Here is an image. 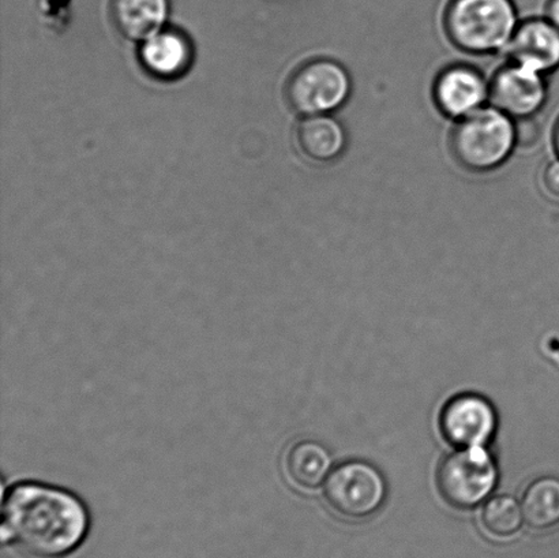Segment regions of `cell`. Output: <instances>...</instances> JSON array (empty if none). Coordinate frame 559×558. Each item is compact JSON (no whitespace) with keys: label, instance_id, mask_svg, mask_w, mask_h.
I'll return each mask as SVG.
<instances>
[{"label":"cell","instance_id":"13","mask_svg":"<svg viewBox=\"0 0 559 558\" xmlns=\"http://www.w3.org/2000/svg\"><path fill=\"white\" fill-rule=\"evenodd\" d=\"M283 464L290 484L301 490H314L331 474L332 458L320 442L300 440L285 452Z\"/></svg>","mask_w":559,"mask_h":558},{"label":"cell","instance_id":"12","mask_svg":"<svg viewBox=\"0 0 559 558\" xmlns=\"http://www.w3.org/2000/svg\"><path fill=\"white\" fill-rule=\"evenodd\" d=\"M109 15L120 35L129 40H147L167 21L168 0H111Z\"/></svg>","mask_w":559,"mask_h":558},{"label":"cell","instance_id":"6","mask_svg":"<svg viewBox=\"0 0 559 558\" xmlns=\"http://www.w3.org/2000/svg\"><path fill=\"white\" fill-rule=\"evenodd\" d=\"M325 499L338 515L348 519L369 518L385 502L386 483L382 474L369 463H343L326 478Z\"/></svg>","mask_w":559,"mask_h":558},{"label":"cell","instance_id":"18","mask_svg":"<svg viewBox=\"0 0 559 558\" xmlns=\"http://www.w3.org/2000/svg\"><path fill=\"white\" fill-rule=\"evenodd\" d=\"M544 183L546 190L559 199V161L552 162L546 167Z\"/></svg>","mask_w":559,"mask_h":558},{"label":"cell","instance_id":"16","mask_svg":"<svg viewBox=\"0 0 559 558\" xmlns=\"http://www.w3.org/2000/svg\"><path fill=\"white\" fill-rule=\"evenodd\" d=\"M523 519L522 507L509 496H497L487 501L481 512L485 529L498 538H508L516 534L522 527Z\"/></svg>","mask_w":559,"mask_h":558},{"label":"cell","instance_id":"3","mask_svg":"<svg viewBox=\"0 0 559 558\" xmlns=\"http://www.w3.org/2000/svg\"><path fill=\"white\" fill-rule=\"evenodd\" d=\"M516 146L514 120L496 107H481L460 119L452 151L471 171H491L506 163Z\"/></svg>","mask_w":559,"mask_h":558},{"label":"cell","instance_id":"10","mask_svg":"<svg viewBox=\"0 0 559 558\" xmlns=\"http://www.w3.org/2000/svg\"><path fill=\"white\" fill-rule=\"evenodd\" d=\"M507 52L513 63L538 71L550 73L559 68V31L549 19L533 16L519 24Z\"/></svg>","mask_w":559,"mask_h":558},{"label":"cell","instance_id":"15","mask_svg":"<svg viewBox=\"0 0 559 558\" xmlns=\"http://www.w3.org/2000/svg\"><path fill=\"white\" fill-rule=\"evenodd\" d=\"M522 510L531 529L549 530L559 524V479L534 480L524 491Z\"/></svg>","mask_w":559,"mask_h":558},{"label":"cell","instance_id":"2","mask_svg":"<svg viewBox=\"0 0 559 558\" xmlns=\"http://www.w3.org/2000/svg\"><path fill=\"white\" fill-rule=\"evenodd\" d=\"M442 20L454 46L486 55L511 41L519 26V10L513 0H451Z\"/></svg>","mask_w":559,"mask_h":558},{"label":"cell","instance_id":"14","mask_svg":"<svg viewBox=\"0 0 559 558\" xmlns=\"http://www.w3.org/2000/svg\"><path fill=\"white\" fill-rule=\"evenodd\" d=\"M296 140L307 157L320 163L336 161L347 145L342 123L328 114L311 115L301 120L296 130Z\"/></svg>","mask_w":559,"mask_h":558},{"label":"cell","instance_id":"8","mask_svg":"<svg viewBox=\"0 0 559 558\" xmlns=\"http://www.w3.org/2000/svg\"><path fill=\"white\" fill-rule=\"evenodd\" d=\"M489 97L492 107L513 119L534 117L546 103L544 74L512 62L492 76Z\"/></svg>","mask_w":559,"mask_h":558},{"label":"cell","instance_id":"5","mask_svg":"<svg viewBox=\"0 0 559 558\" xmlns=\"http://www.w3.org/2000/svg\"><path fill=\"white\" fill-rule=\"evenodd\" d=\"M350 93L347 70L331 59H316L296 69L285 84V98L306 117L336 111Z\"/></svg>","mask_w":559,"mask_h":558},{"label":"cell","instance_id":"19","mask_svg":"<svg viewBox=\"0 0 559 558\" xmlns=\"http://www.w3.org/2000/svg\"><path fill=\"white\" fill-rule=\"evenodd\" d=\"M547 19L558 27L559 31V0H550L546 8Z\"/></svg>","mask_w":559,"mask_h":558},{"label":"cell","instance_id":"20","mask_svg":"<svg viewBox=\"0 0 559 558\" xmlns=\"http://www.w3.org/2000/svg\"><path fill=\"white\" fill-rule=\"evenodd\" d=\"M555 146H556V151H557L558 156H559V120H558L557 128H556V131H555Z\"/></svg>","mask_w":559,"mask_h":558},{"label":"cell","instance_id":"17","mask_svg":"<svg viewBox=\"0 0 559 558\" xmlns=\"http://www.w3.org/2000/svg\"><path fill=\"white\" fill-rule=\"evenodd\" d=\"M514 136L516 146H535L540 139V126L534 117L514 119Z\"/></svg>","mask_w":559,"mask_h":558},{"label":"cell","instance_id":"1","mask_svg":"<svg viewBox=\"0 0 559 558\" xmlns=\"http://www.w3.org/2000/svg\"><path fill=\"white\" fill-rule=\"evenodd\" d=\"M91 530L85 502L60 486L21 480L3 496L2 541L27 558H66Z\"/></svg>","mask_w":559,"mask_h":558},{"label":"cell","instance_id":"9","mask_svg":"<svg viewBox=\"0 0 559 558\" xmlns=\"http://www.w3.org/2000/svg\"><path fill=\"white\" fill-rule=\"evenodd\" d=\"M432 95L442 114L462 119L484 107L490 96V86L478 70L456 64L438 74Z\"/></svg>","mask_w":559,"mask_h":558},{"label":"cell","instance_id":"4","mask_svg":"<svg viewBox=\"0 0 559 558\" xmlns=\"http://www.w3.org/2000/svg\"><path fill=\"white\" fill-rule=\"evenodd\" d=\"M497 480V464L485 447L451 453L437 472V486L443 500L459 510L481 504L496 489Z\"/></svg>","mask_w":559,"mask_h":558},{"label":"cell","instance_id":"11","mask_svg":"<svg viewBox=\"0 0 559 558\" xmlns=\"http://www.w3.org/2000/svg\"><path fill=\"white\" fill-rule=\"evenodd\" d=\"M140 58L144 69L155 79L178 80L193 63V46L182 32L160 31L142 44Z\"/></svg>","mask_w":559,"mask_h":558},{"label":"cell","instance_id":"7","mask_svg":"<svg viewBox=\"0 0 559 558\" xmlns=\"http://www.w3.org/2000/svg\"><path fill=\"white\" fill-rule=\"evenodd\" d=\"M440 428L449 444L460 450L485 447L497 429L496 409L487 399L464 393L442 408Z\"/></svg>","mask_w":559,"mask_h":558}]
</instances>
